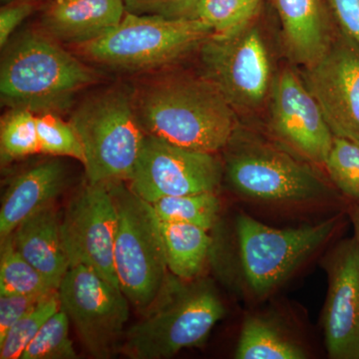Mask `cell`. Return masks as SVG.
I'll use <instances>...</instances> for the list:
<instances>
[{
  "mask_svg": "<svg viewBox=\"0 0 359 359\" xmlns=\"http://www.w3.org/2000/svg\"><path fill=\"white\" fill-rule=\"evenodd\" d=\"M30 2L25 1L4 7L0 11V46L4 48L18 25L32 13Z\"/></svg>",
  "mask_w": 359,
  "mask_h": 359,
  "instance_id": "33",
  "label": "cell"
},
{
  "mask_svg": "<svg viewBox=\"0 0 359 359\" xmlns=\"http://www.w3.org/2000/svg\"><path fill=\"white\" fill-rule=\"evenodd\" d=\"M328 176L337 189L353 202L359 203V145L334 137L325 161Z\"/></svg>",
  "mask_w": 359,
  "mask_h": 359,
  "instance_id": "28",
  "label": "cell"
},
{
  "mask_svg": "<svg viewBox=\"0 0 359 359\" xmlns=\"http://www.w3.org/2000/svg\"><path fill=\"white\" fill-rule=\"evenodd\" d=\"M94 81L93 71L39 32L18 37L0 67L2 102L40 114L65 110L75 94Z\"/></svg>",
  "mask_w": 359,
  "mask_h": 359,
  "instance_id": "3",
  "label": "cell"
},
{
  "mask_svg": "<svg viewBox=\"0 0 359 359\" xmlns=\"http://www.w3.org/2000/svg\"><path fill=\"white\" fill-rule=\"evenodd\" d=\"M159 226L170 273L184 280L197 278L211 252L209 231L194 224L169 222L159 221Z\"/></svg>",
  "mask_w": 359,
  "mask_h": 359,
  "instance_id": "20",
  "label": "cell"
},
{
  "mask_svg": "<svg viewBox=\"0 0 359 359\" xmlns=\"http://www.w3.org/2000/svg\"><path fill=\"white\" fill-rule=\"evenodd\" d=\"M37 131L40 152L74 158L83 164V147L70 122L63 121L54 113H43L37 116Z\"/></svg>",
  "mask_w": 359,
  "mask_h": 359,
  "instance_id": "29",
  "label": "cell"
},
{
  "mask_svg": "<svg viewBox=\"0 0 359 359\" xmlns=\"http://www.w3.org/2000/svg\"><path fill=\"white\" fill-rule=\"evenodd\" d=\"M204 78L233 108L252 109L263 103L271 84V61L256 28L212 34L200 46Z\"/></svg>",
  "mask_w": 359,
  "mask_h": 359,
  "instance_id": "10",
  "label": "cell"
},
{
  "mask_svg": "<svg viewBox=\"0 0 359 359\" xmlns=\"http://www.w3.org/2000/svg\"><path fill=\"white\" fill-rule=\"evenodd\" d=\"M349 218L353 226L354 237L359 242V203L353 202L348 209Z\"/></svg>",
  "mask_w": 359,
  "mask_h": 359,
  "instance_id": "34",
  "label": "cell"
},
{
  "mask_svg": "<svg viewBox=\"0 0 359 359\" xmlns=\"http://www.w3.org/2000/svg\"><path fill=\"white\" fill-rule=\"evenodd\" d=\"M69 318L60 308L40 328L20 359L77 358L76 351L69 339Z\"/></svg>",
  "mask_w": 359,
  "mask_h": 359,
  "instance_id": "27",
  "label": "cell"
},
{
  "mask_svg": "<svg viewBox=\"0 0 359 359\" xmlns=\"http://www.w3.org/2000/svg\"><path fill=\"white\" fill-rule=\"evenodd\" d=\"M224 169L214 153L192 150L147 134L129 188L152 203L165 197L215 193Z\"/></svg>",
  "mask_w": 359,
  "mask_h": 359,
  "instance_id": "9",
  "label": "cell"
},
{
  "mask_svg": "<svg viewBox=\"0 0 359 359\" xmlns=\"http://www.w3.org/2000/svg\"><path fill=\"white\" fill-rule=\"evenodd\" d=\"M323 268L327 294L323 313V335L332 359H359V242L344 238L327 252Z\"/></svg>",
  "mask_w": 359,
  "mask_h": 359,
  "instance_id": "14",
  "label": "cell"
},
{
  "mask_svg": "<svg viewBox=\"0 0 359 359\" xmlns=\"http://www.w3.org/2000/svg\"><path fill=\"white\" fill-rule=\"evenodd\" d=\"M282 23L287 56L304 68L327 52L332 35L323 0H273Z\"/></svg>",
  "mask_w": 359,
  "mask_h": 359,
  "instance_id": "17",
  "label": "cell"
},
{
  "mask_svg": "<svg viewBox=\"0 0 359 359\" xmlns=\"http://www.w3.org/2000/svg\"><path fill=\"white\" fill-rule=\"evenodd\" d=\"M48 280L14 247L11 236L1 238L0 295H46L56 292Z\"/></svg>",
  "mask_w": 359,
  "mask_h": 359,
  "instance_id": "22",
  "label": "cell"
},
{
  "mask_svg": "<svg viewBox=\"0 0 359 359\" xmlns=\"http://www.w3.org/2000/svg\"><path fill=\"white\" fill-rule=\"evenodd\" d=\"M237 359H304L308 358L297 342L283 334L275 323L262 316L245 318L241 330Z\"/></svg>",
  "mask_w": 359,
  "mask_h": 359,
  "instance_id": "21",
  "label": "cell"
},
{
  "mask_svg": "<svg viewBox=\"0 0 359 359\" xmlns=\"http://www.w3.org/2000/svg\"><path fill=\"white\" fill-rule=\"evenodd\" d=\"M124 0H52L42 16L45 32L65 43H88L121 22Z\"/></svg>",
  "mask_w": 359,
  "mask_h": 359,
  "instance_id": "16",
  "label": "cell"
},
{
  "mask_svg": "<svg viewBox=\"0 0 359 359\" xmlns=\"http://www.w3.org/2000/svg\"><path fill=\"white\" fill-rule=\"evenodd\" d=\"M339 223L334 217L316 224L278 229L240 215L236 224L241 264L250 290L269 294L332 238Z\"/></svg>",
  "mask_w": 359,
  "mask_h": 359,
  "instance_id": "7",
  "label": "cell"
},
{
  "mask_svg": "<svg viewBox=\"0 0 359 359\" xmlns=\"http://www.w3.org/2000/svg\"><path fill=\"white\" fill-rule=\"evenodd\" d=\"M271 126L299 154L325 165L334 134L316 98L292 70H283L271 86Z\"/></svg>",
  "mask_w": 359,
  "mask_h": 359,
  "instance_id": "15",
  "label": "cell"
},
{
  "mask_svg": "<svg viewBox=\"0 0 359 359\" xmlns=\"http://www.w3.org/2000/svg\"><path fill=\"white\" fill-rule=\"evenodd\" d=\"M226 309L211 283L170 275L143 318L125 332L122 353L133 359H166L200 346Z\"/></svg>",
  "mask_w": 359,
  "mask_h": 359,
  "instance_id": "2",
  "label": "cell"
},
{
  "mask_svg": "<svg viewBox=\"0 0 359 359\" xmlns=\"http://www.w3.org/2000/svg\"><path fill=\"white\" fill-rule=\"evenodd\" d=\"M212 34L209 25L195 18L126 13L110 32L78 49L91 60L118 69L150 70L200 48Z\"/></svg>",
  "mask_w": 359,
  "mask_h": 359,
  "instance_id": "6",
  "label": "cell"
},
{
  "mask_svg": "<svg viewBox=\"0 0 359 359\" xmlns=\"http://www.w3.org/2000/svg\"><path fill=\"white\" fill-rule=\"evenodd\" d=\"M52 294V292H51ZM46 295H0V340L26 313L32 311Z\"/></svg>",
  "mask_w": 359,
  "mask_h": 359,
  "instance_id": "31",
  "label": "cell"
},
{
  "mask_svg": "<svg viewBox=\"0 0 359 359\" xmlns=\"http://www.w3.org/2000/svg\"><path fill=\"white\" fill-rule=\"evenodd\" d=\"M58 212L53 204L25 219L11 233L14 247L58 290L68 269Z\"/></svg>",
  "mask_w": 359,
  "mask_h": 359,
  "instance_id": "19",
  "label": "cell"
},
{
  "mask_svg": "<svg viewBox=\"0 0 359 359\" xmlns=\"http://www.w3.org/2000/svg\"><path fill=\"white\" fill-rule=\"evenodd\" d=\"M66 184L65 168L59 161H48L13 179L2 197L0 237H7L25 219L53 204Z\"/></svg>",
  "mask_w": 359,
  "mask_h": 359,
  "instance_id": "18",
  "label": "cell"
},
{
  "mask_svg": "<svg viewBox=\"0 0 359 359\" xmlns=\"http://www.w3.org/2000/svg\"><path fill=\"white\" fill-rule=\"evenodd\" d=\"M135 105L146 133L181 147L216 153L235 131L233 108L204 77L161 80L146 87Z\"/></svg>",
  "mask_w": 359,
  "mask_h": 359,
  "instance_id": "1",
  "label": "cell"
},
{
  "mask_svg": "<svg viewBox=\"0 0 359 359\" xmlns=\"http://www.w3.org/2000/svg\"><path fill=\"white\" fill-rule=\"evenodd\" d=\"M117 224L110 184L88 183L71 200L60 222L61 240L69 268L87 266L119 287L114 268Z\"/></svg>",
  "mask_w": 359,
  "mask_h": 359,
  "instance_id": "12",
  "label": "cell"
},
{
  "mask_svg": "<svg viewBox=\"0 0 359 359\" xmlns=\"http://www.w3.org/2000/svg\"><path fill=\"white\" fill-rule=\"evenodd\" d=\"M126 13L161 18H192L199 0H124Z\"/></svg>",
  "mask_w": 359,
  "mask_h": 359,
  "instance_id": "30",
  "label": "cell"
},
{
  "mask_svg": "<svg viewBox=\"0 0 359 359\" xmlns=\"http://www.w3.org/2000/svg\"><path fill=\"white\" fill-rule=\"evenodd\" d=\"M70 124L83 147L88 183L128 181L147 135L128 93L114 89L91 97Z\"/></svg>",
  "mask_w": 359,
  "mask_h": 359,
  "instance_id": "4",
  "label": "cell"
},
{
  "mask_svg": "<svg viewBox=\"0 0 359 359\" xmlns=\"http://www.w3.org/2000/svg\"><path fill=\"white\" fill-rule=\"evenodd\" d=\"M302 80L334 136L359 145V45L339 32Z\"/></svg>",
  "mask_w": 359,
  "mask_h": 359,
  "instance_id": "13",
  "label": "cell"
},
{
  "mask_svg": "<svg viewBox=\"0 0 359 359\" xmlns=\"http://www.w3.org/2000/svg\"><path fill=\"white\" fill-rule=\"evenodd\" d=\"M229 183L245 197L271 202H306L332 197L330 187L306 165L266 146H247L226 160Z\"/></svg>",
  "mask_w": 359,
  "mask_h": 359,
  "instance_id": "11",
  "label": "cell"
},
{
  "mask_svg": "<svg viewBox=\"0 0 359 359\" xmlns=\"http://www.w3.org/2000/svg\"><path fill=\"white\" fill-rule=\"evenodd\" d=\"M262 0H199L193 18L212 28L215 35L226 36L250 25Z\"/></svg>",
  "mask_w": 359,
  "mask_h": 359,
  "instance_id": "24",
  "label": "cell"
},
{
  "mask_svg": "<svg viewBox=\"0 0 359 359\" xmlns=\"http://www.w3.org/2000/svg\"><path fill=\"white\" fill-rule=\"evenodd\" d=\"M60 309L58 290L20 318L0 340V359H20L23 351L49 318Z\"/></svg>",
  "mask_w": 359,
  "mask_h": 359,
  "instance_id": "26",
  "label": "cell"
},
{
  "mask_svg": "<svg viewBox=\"0 0 359 359\" xmlns=\"http://www.w3.org/2000/svg\"><path fill=\"white\" fill-rule=\"evenodd\" d=\"M339 32L359 45V0H328Z\"/></svg>",
  "mask_w": 359,
  "mask_h": 359,
  "instance_id": "32",
  "label": "cell"
},
{
  "mask_svg": "<svg viewBox=\"0 0 359 359\" xmlns=\"http://www.w3.org/2000/svg\"><path fill=\"white\" fill-rule=\"evenodd\" d=\"M60 308L80 340L96 358H108L121 347L130 302L119 287L85 266H73L58 287Z\"/></svg>",
  "mask_w": 359,
  "mask_h": 359,
  "instance_id": "8",
  "label": "cell"
},
{
  "mask_svg": "<svg viewBox=\"0 0 359 359\" xmlns=\"http://www.w3.org/2000/svg\"><path fill=\"white\" fill-rule=\"evenodd\" d=\"M161 222L194 224L210 231L218 219L219 198L215 193L165 197L151 204Z\"/></svg>",
  "mask_w": 359,
  "mask_h": 359,
  "instance_id": "23",
  "label": "cell"
},
{
  "mask_svg": "<svg viewBox=\"0 0 359 359\" xmlns=\"http://www.w3.org/2000/svg\"><path fill=\"white\" fill-rule=\"evenodd\" d=\"M109 184L118 215L114 244L118 283L130 304L145 313L170 276L159 221L150 203L121 182Z\"/></svg>",
  "mask_w": 359,
  "mask_h": 359,
  "instance_id": "5",
  "label": "cell"
},
{
  "mask_svg": "<svg viewBox=\"0 0 359 359\" xmlns=\"http://www.w3.org/2000/svg\"><path fill=\"white\" fill-rule=\"evenodd\" d=\"M2 161H13L40 152L37 116L23 108H14L2 119L0 128Z\"/></svg>",
  "mask_w": 359,
  "mask_h": 359,
  "instance_id": "25",
  "label": "cell"
}]
</instances>
